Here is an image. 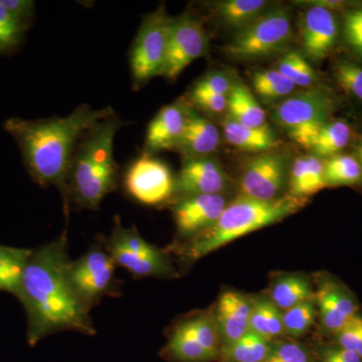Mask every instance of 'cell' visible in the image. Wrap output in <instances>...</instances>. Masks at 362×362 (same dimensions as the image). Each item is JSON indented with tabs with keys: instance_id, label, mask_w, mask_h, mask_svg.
<instances>
[{
	"instance_id": "cb8c5ba5",
	"label": "cell",
	"mask_w": 362,
	"mask_h": 362,
	"mask_svg": "<svg viewBox=\"0 0 362 362\" xmlns=\"http://www.w3.org/2000/svg\"><path fill=\"white\" fill-rule=\"evenodd\" d=\"M252 300L250 330L270 342L285 334L282 311L279 310L270 298L259 297Z\"/></svg>"
},
{
	"instance_id": "8992f818",
	"label": "cell",
	"mask_w": 362,
	"mask_h": 362,
	"mask_svg": "<svg viewBox=\"0 0 362 362\" xmlns=\"http://www.w3.org/2000/svg\"><path fill=\"white\" fill-rule=\"evenodd\" d=\"M291 37L289 13L283 8L274 9L238 30L226 45L225 52L235 59L262 58L282 51Z\"/></svg>"
},
{
	"instance_id": "f1b7e54d",
	"label": "cell",
	"mask_w": 362,
	"mask_h": 362,
	"mask_svg": "<svg viewBox=\"0 0 362 362\" xmlns=\"http://www.w3.org/2000/svg\"><path fill=\"white\" fill-rule=\"evenodd\" d=\"M325 181L327 187L351 185L362 178V166L354 157L335 156L324 162Z\"/></svg>"
},
{
	"instance_id": "60d3db41",
	"label": "cell",
	"mask_w": 362,
	"mask_h": 362,
	"mask_svg": "<svg viewBox=\"0 0 362 362\" xmlns=\"http://www.w3.org/2000/svg\"><path fill=\"white\" fill-rule=\"evenodd\" d=\"M305 158H306L307 166H308L311 192L312 194H315L316 192L327 187L325 181L324 162L315 156H306Z\"/></svg>"
},
{
	"instance_id": "ba28073f",
	"label": "cell",
	"mask_w": 362,
	"mask_h": 362,
	"mask_svg": "<svg viewBox=\"0 0 362 362\" xmlns=\"http://www.w3.org/2000/svg\"><path fill=\"white\" fill-rule=\"evenodd\" d=\"M116 266L105 242L90 247L77 261L71 262V283L90 309L105 296L120 294V283L115 278Z\"/></svg>"
},
{
	"instance_id": "5b68a950",
	"label": "cell",
	"mask_w": 362,
	"mask_h": 362,
	"mask_svg": "<svg viewBox=\"0 0 362 362\" xmlns=\"http://www.w3.org/2000/svg\"><path fill=\"white\" fill-rule=\"evenodd\" d=\"M173 21L163 6L143 18L130 51V69L135 89L161 75Z\"/></svg>"
},
{
	"instance_id": "7a4b0ae2",
	"label": "cell",
	"mask_w": 362,
	"mask_h": 362,
	"mask_svg": "<svg viewBox=\"0 0 362 362\" xmlns=\"http://www.w3.org/2000/svg\"><path fill=\"white\" fill-rule=\"evenodd\" d=\"M115 114L110 107L81 105L66 117L39 120L8 119L4 128L16 143L33 180L42 187H57L65 199L71 159L78 141L95 124Z\"/></svg>"
},
{
	"instance_id": "9a60e30c",
	"label": "cell",
	"mask_w": 362,
	"mask_h": 362,
	"mask_svg": "<svg viewBox=\"0 0 362 362\" xmlns=\"http://www.w3.org/2000/svg\"><path fill=\"white\" fill-rule=\"evenodd\" d=\"M252 305V300L242 293L226 291L218 298L214 317L221 349L237 342L249 332Z\"/></svg>"
},
{
	"instance_id": "e575fe53",
	"label": "cell",
	"mask_w": 362,
	"mask_h": 362,
	"mask_svg": "<svg viewBox=\"0 0 362 362\" xmlns=\"http://www.w3.org/2000/svg\"><path fill=\"white\" fill-rule=\"evenodd\" d=\"M335 75L338 84L345 92L362 100V68L361 66L341 62L338 64Z\"/></svg>"
},
{
	"instance_id": "e0dca14e",
	"label": "cell",
	"mask_w": 362,
	"mask_h": 362,
	"mask_svg": "<svg viewBox=\"0 0 362 362\" xmlns=\"http://www.w3.org/2000/svg\"><path fill=\"white\" fill-rule=\"evenodd\" d=\"M187 107L171 104L164 107L150 122L145 138L144 153L175 149L187 124Z\"/></svg>"
},
{
	"instance_id": "5bb4252c",
	"label": "cell",
	"mask_w": 362,
	"mask_h": 362,
	"mask_svg": "<svg viewBox=\"0 0 362 362\" xmlns=\"http://www.w3.org/2000/svg\"><path fill=\"white\" fill-rule=\"evenodd\" d=\"M226 185V176L216 161L206 157L187 158L175 180V192L181 197L221 194Z\"/></svg>"
},
{
	"instance_id": "30bf717a",
	"label": "cell",
	"mask_w": 362,
	"mask_h": 362,
	"mask_svg": "<svg viewBox=\"0 0 362 362\" xmlns=\"http://www.w3.org/2000/svg\"><path fill=\"white\" fill-rule=\"evenodd\" d=\"M207 44L204 26L189 14H182L177 20H173L160 76L175 80L192 62L204 56Z\"/></svg>"
},
{
	"instance_id": "277c9868",
	"label": "cell",
	"mask_w": 362,
	"mask_h": 362,
	"mask_svg": "<svg viewBox=\"0 0 362 362\" xmlns=\"http://www.w3.org/2000/svg\"><path fill=\"white\" fill-rule=\"evenodd\" d=\"M306 197L285 195L273 201H259L240 194L226 204L213 226L190 238L180 247L183 258L195 261L233 240L285 220L306 206Z\"/></svg>"
},
{
	"instance_id": "8fae6325",
	"label": "cell",
	"mask_w": 362,
	"mask_h": 362,
	"mask_svg": "<svg viewBox=\"0 0 362 362\" xmlns=\"http://www.w3.org/2000/svg\"><path fill=\"white\" fill-rule=\"evenodd\" d=\"M335 109L337 103L329 93L310 89L279 104L272 117L279 125L290 130L306 124L329 122L328 118Z\"/></svg>"
},
{
	"instance_id": "f6af8a7d",
	"label": "cell",
	"mask_w": 362,
	"mask_h": 362,
	"mask_svg": "<svg viewBox=\"0 0 362 362\" xmlns=\"http://www.w3.org/2000/svg\"><path fill=\"white\" fill-rule=\"evenodd\" d=\"M357 157H358L359 163L362 165V153H357Z\"/></svg>"
},
{
	"instance_id": "d590c367",
	"label": "cell",
	"mask_w": 362,
	"mask_h": 362,
	"mask_svg": "<svg viewBox=\"0 0 362 362\" xmlns=\"http://www.w3.org/2000/svg\"><path fill=\"white\" fill-rule=\"evenodd\" d=\"M337 337V346L356 352L362 358V317L356 315L340 330Z\"/></svg>"
},
{
	"instance_id": "4dcf8cb0",
	"label": "cell",
	"mask_w": 362,
	"mask_h": 362,
	"mask_svg": "<svg viewBox=\"0 0 362 362\" xmlns=\"http://www.w3.org/2000/svg\"><path fill=\"white\" fill-rule=\"evenodd\" d=\"M255 90L264 99H277L291 94L296 85L278 70L259 71L252 78Z\"/></svg>"
},
{
	"instance_id": "2e32d148",
	"label": "cell",
	"mask_w": 362,
	"mask_h": 362,
	"mask_svg": "<svg viewBox=\"0 0 362 362\" xmlns=\"http://www.w3.org/2000/svg\"><path fill=\"white\" fill-rule=\"evenodd\" d=\"M338 33L334 14L325 7L313 6L304 13L301 23L302 44L307 56L319 61L334 47Z\"/></svg>"
},
{
	"instance_id": "d6a6232c",
	"label": "cell",
	"mask_w": 362,
	"mask_h": 362,
	"mask_svg": "<svg viewBox=\"0 0 362 362\" xmlns=\"http://www.w3.org/2000/svg\"><path fill=\"white\" fill-rule=\"evenodd\" d=\"M25 25L0 4V52H8L20 44Z\"/></svg>"
},
{
	"instance_id": "b9f144b4",
	"label": "cell",
	"mask_w": 362,
	"mask_h": 362,
	"mask_svg": "<svg viewBox=\"0 0 362 362\" xmlns=\"http://www.w3.org/2000/svg\"><path fill=\"white\" fill-rule=\"evenodd\" d=\"M0 4L23 25L30 20L35 11V2L28 0H0Z\"/></svg>"
},
{
	"instance_id": "836d02e7",
	"label": "cell",
	"mask_w": 362,
	"mask_h": 362,
	"mask_svg": "<svg viewBox=\"0 0 362 362\" xmlns=\"http://www.w3.org/2000/svg\"><path fill=\"white\" fill-rule=\"evenodd\" d=\"M265 362H314L311 354L299 343L286 341L271 344Z\"/></svg>"
},
{
	"instance_id": "7c38bea8",
	"label": "cell",
	"mask_w": 362,
	"mask_h": 362,
	"mask_svg": "<svg viewBox=\"0 0 362 362\" xmlns=\"http://www.w3.org/2000/svg\"><path fill=\"white\" fill-rule=\"evenodd\" d=\"M285 181V163L282 156L274 152H264L247 162L242 180V195L273 201L279 199Z\"/></svg>"
},
{
	"instance_id": "ee69618b",
	"label": "cell",
	"mask_w": 362,
	"mask_h": 362,
	"mask_svg": "<svg viewBox=\"0 0 362 362\" xmlns=\"http://www.w3.org/2000/svg\"><path fill=\"white\" fill-rule=\"evenodd\" d=\"M357 153H362V142L357 147Z\"/></svg>"
},
{
	"instance_id": "ffe728a7",
	"label": "cell",
	"mask_w": 362,
	"mask_h": 362,
	"mask_svg": "<svg viewBox=\"0 0 362 362\" xmlns=\"http://www.w3.org/2000/svg\"><path fill=\"white\" fill-rule=\"evenodd\" d=\"M223 133L228 143L249 152H268L280 145L268 124L261 127H249L235 122L232 118L223 122Z\"/></svg>"
},
{
	"instance_id": "603a6c76",
	"label": "cell",
	"mask_w": 362,
	"mask_h": 362,
	"mask_svg": "<svg viewBox=\"0 0 362 362\" xmlns=\"http://www.w3.org/2000/svg\"><path fill=\"white\" fill-rule=\"evenodd\" d=\"M33 250L0 245V291L18 296L23 272Z\"/></svg>"
},
{
	"instance_id": "7402d4cb",
	"label": "cell",
	"mask_w": 362,
	"mask_h": 362,
	"mask_svg": "<svg viewBox=\"0 0 362 362\" xmlns=\"http://www.w3.org/2000/svg\"><path fill=\"white\" fill-rule=\"evenodd\" d=\"M230 118L249 127H261L266 123V112L259 106L246 86H233L228 97Z\"/></svg>"
},
{
	"instance_id": "83f0119b",
	"label": "cell",
	"mask_w": 362,
	"mask_h": 362,
	"mask_svg": "<svg viewBox=\"0 0 362 362\" xmlns=\"http://www.w3.org/2000/svg\"><path fill=\"white\" fill-rule=\"evenodd\" d=\"M351 131L349 124L343 121L327 122L319 131L310 149L319 156L332 157L349 144Z\"/></svg>"
},
{
	"instance_id": "74e56055",
	"label": "cell",
	"mask_w": 362,
	"mask_h": 362,
	"mask_svg": "<svg viewBox=\"0 0 362 362\" xmlns=\"http://www.w3.org/2000/svg\"><path fill=\"white\" fill-rule=\"evenodd\" d=\"M344 37L349 47L362 59V8L345 14Z\"/></svg>"
},
{
	"instance_id": "8d00e7d4",
	"label": "cell",
	"mask_w": 362,
	"mask_h": 362,
	"mask_svg": "<svg viewBox=\"0 0 362 362\" xmlns=\"http://www.w3.org/2000/svg\"><path fill=\"white\" fill-rule=\"evenodd\" d=\"M290 194L297 197H306L312 195L310 178H309L308 166L306 158L295 159L290 178Z\"/></svg>"
},
{
	"instance_id": "484cf974",
	"label": "cell",
	"mask_w": 362,
	"mask_h": 362,
	"mask_svg": "<svg viewBox=\"0 0 362 362\" xmlns=\"http://www.w3.org/2000/svg\"><path fill=\"white\" fill-rule=\"evenodd\" d=\"M267 6L264 0H226L216 4L214 13L226 25L239 30L264 13Z\"/></svg>"
},
{
	"instance_id": "1f68e13d",
	"label": "cell",
	"mask_w": 362,
	"mask_h": 362,
	"mask_svg": "<svg viewBox=\"0 0 362 362\" xmlns=\"http://www.w3.org/2000/svg\"><path fill=\"white\" fill-rule=\"evenodd\" d=\"M277 70L299 87H309L316 81V74L300 52L286 54L278 64Z\"/></svg>"
},
{
	"instance_id": "ab89813d",
	"label": "cell",
	"mask_w": 362,
	"mask_h": 362,
	"mask_svg": "<svg viewBox=\"0 0 362 362\" xmlns=\"http://www.w3.org/2000/svg\"><path fill=\"white\" fill-rule=\"evenodd\" d=\"M228 97L207 94V93L194 92V90H192V93H190V100L197 107L216 114L221 113L228 108Z\"/></svg>"
},
{
	"instance_id": "9c48e42d",
	"label": "cell",
	"mask_w": 362,
	"mask_h": 362,
	"mask_svg": "<svg viewBox=\"0 0 362 362\" xmlns=\"http://www.w3.org/2000/svg\"><path fill=\"white\" fill-rule=\"evenodd\" d=\"M175 180L164 162L143 153L130 164L124 187L132 199L145 206H158L175 194Z\"/></svg>"
},
{
	"instance_id": "d4e9b609",
	"label": "cell",
	"mask_w": 362,
	"mask_h": 362,
	"mask_svg": "<svg viewBox=\"0 0 362 362\" xmlns=\"http://www.w3.org/2000/svg\"><path fill=\"white\" fill-rule=\"evenodd\" d=\"M314 295L310 283L306 278L288 275L274 283L269 298L279 310L284 312L295 305L312 299Z\"/></svg>"
},
{
	"instance_id": "f546056e",
	"label": "cell",
	"mask_w": 362,
	"mask_h": 362,
	"mask_svg": "<svg viewBox=\"0 0 362 362\" xmlns=\"http://www.w3.org/2000/svg\"><path fill=\"white\" fill-rule=\"evenodd\" d=\"M315 316L316 304L314 298L295 305L292 308L282 312L284 332L293 337H302L313 325Z\"/></svg>"
},
{
	"instance_id": "f35d334b",
	"label": "cell",
	"mask_w": 362,
	"mask_h": 362,
	"mask_svg": "<svg viewBox=\"0 0 362 362\" xmlns=\"http://www.w3.org/2000/svg\"><path fill=\"white\" fill-rule=\"evenodd\" d=\"M233 86L230 80L223 74H211L206 77L202 78L194 86V92L207 93V94L220 95V96H228Z\"/></svg>"
},
{
	"instance_id": "d6986e66",
	"label": "cell",
	"mask_w": 362,
	"mask_h": 362,
	"mask_svg": "<svg viewBox=\"0 0 362 362\" xmlns=\"http://www.w3.org/2000/svg\"><path fill=\"white\" fill-rule=\"evenodd\" d=\"M220 141L216 126L187 107V124L175 149L188 158L206 157L218 148Z\"/></svg>"
},
{
	"instance_id": "44dd1931",
	"label": "cell",
	"mask_w": 362,
	"mask_h": 362,
	"mask_svg": "<svg viewBox=\"0 0 362 362\" xmlns=\"http://www.w3.org/2000/svg\"><path fill=\"white\" fill-rule=\"evenodd\" d=\"M162 354L173 362H211L216 359L199 344L183 320L173 328Z\"/></svg>"
},
{
	"instance_id": "6da1fadb",
	"label": "cell",
	"mask_w": 362,
	"mask_h": 362,
	"mask_svg": "<svg viewBox=\"0 0 362 362\" xmlns=\"http://www.w3.org/2000/svg\"><path fill=\"white\" fill-rule=\"evenodd\" d=\"M71 262L66 230L58 239L33 250L16 296L28 315L30 345L63 331L96 334L90 320V309L71 283Z\"/></svg>"
},
{
	"instance_id": "52a82bcc",
	"label": "cell",
	"mask_w": 362,
	"mask_h": 362,
	"mask_svg": "<svg viewBox=\"0 0 362 362\" xmlns=\"http://www.w3.org/2000/svg\"><path fill=\"white\" fill-rule=\"evenodd\" d=\"M117 265L136 278L162 277L173 273V267L160 250L146 242L136 228L115 221L111 237L105 242Z\"/></svg>"
},
{
	"instance_id": "ac0fdd59",
	"label": "cell",
	"mask_w": 362,
	"mask_h": 362,
	"mask_svg": "<svg viewBox=\"0 0 362 362\" xmlns=\"http://www.w3.org/2000/svg\"><path fill=\"white\" fill-rule=\"evenodd\" d=\"M314 300L324 329L332 334H337L357 315L356 305L352 298L337 285L321 286Z\"/></svg>"
},
{
	"instance_id": "3957f363",
	"label": "cell",
	"mask_w": 362,
	"mask_h": 362,
	"mask_svg": "<svg viewBox=\"0 0 362 362\" xmlns=\"http://www.w3.org/2000/svg\"><path fill=\"white\" fill-rule=\"evenodd\" d=\"M116 114L86 131L71 159L65 204L80 209H97L107 195L118 187L119 168L114 157L117 132L125 125Z\"/></svg>"
},
{
	"instance_id": "7bdbcfd3",
	"label": "cell",
	"mask_w": 362,
	"mask_h": 362,
	"mask_svg": "<svg viewBox=\"0 0 362 362\" xmlns=\"http://www.w3.org/2000/svg\"><path fill=\"white\" fill-rule=\"evenodd\" d=\"M319 362H342L333 351L332 347H325L320 350Z\"/></svg>"
},
{
	"instance_id": "4fadbf2b",
	"label": "cell",
	"mask_w": 362,
	"mask_h": 362,
	"mask_svg": "<svg viewBox=\"0 0 362 362\" xmlns=\"http://www.w3.org/2000/svg\"><path fill=\"white\" fill-rule=\"evenodd\" d=\"M226 202L221 194H202L183 197L173 209L177 232L192 238L213 226L225 211Z\"/></svg>"
},
{
	"instance_id": "4316f807",
	"label": "cell",
	"mask_w": 362,
	"mask_h": 362,
	"mask_svg": "<svg viewBox=\"0 0 362 362\" xmlns=\"http://www.w3.org/2000/svg\"><path fill=\"white\" fill-rule=\"evenodd\" d=\"M272 342L250 330L237 342L221 350L223 362H265Z\"/></svg>"
}]
</instances>
